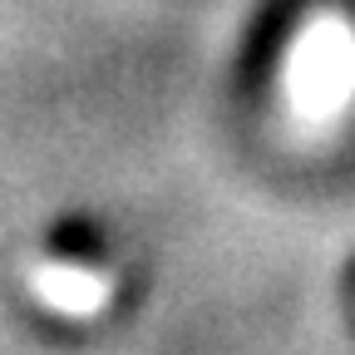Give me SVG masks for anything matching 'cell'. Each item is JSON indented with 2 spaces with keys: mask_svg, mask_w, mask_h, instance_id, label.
I'll return each mask as SVG.
<instances>
[{
  "mask_svg": "<svg viewBox=\"0 0 355 355\" xmlns=\"http://www.w3.org/2000/svg\"><path fill=\"white\" fill-rule=\"evenodd\" d=\"M291 104L306 119H331L355 94V35L340 20L311 25L291 50Z\"/></svg>",
  "mask_w": 355,
  "mask_h": 355,
  "instance_id": "obj_1",
  "label": "cell"
},
{
  "mask_svg": "<svg viewBox=\"0 0 355 355\" xmlns=\"http://www.w3.org/2000/svg\"><path fill=\"white\" fill-rule=\"evenodd\" d=\"M35 301H44L60 316H99L114 301V282L94 266H69V261H40L30 272Z\"/></svg>",
  "mask_w": 355,
  "mask_h": 355,
  "instance_id": "obj_2",
  "label": "cell"
}]
</instances>
